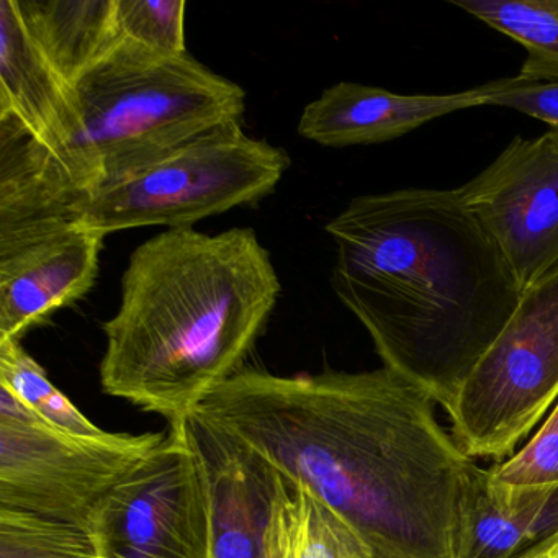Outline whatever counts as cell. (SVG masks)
Segmentation results:
<instances>
[{
    "label": "cell",
    "mask_w": 558,
    "mask_h": 558,
    "mask_svg": "<svg viewBox=\"0 0 558 558\" xmlns=\"http://www.w3.org/2000/svg\"><path fill=\"white\" fill-rule=\"evenodd\" d=\"M267 558H365L351 529L308 486L286 478L264 535Z\"/></svg>",
    "instance_id": "16"
},
{
    "label": "cell",
    "mask_w": 558,
    "mask_h": 558,
    "mask_svg": "<svg viewBox=\"0 0 558 558\" xmlns=\"http://www.w3.org/2000/svg\"><path fill=\"white\" fill-rule=\"evenodd\" d=\"M489 482L505 492L558 483V404L537 434L506 462L488 469Z\"/></svg>",
    "instance_id": "22"
},
{
    "label": "cell",
    "mask_w": 558,
    "mask_h": 558,
    "mask_svg": "<svg viewBox=\"0 0 558 558\" xmlns=\"http://www.w3.org/2000/svg\"><path fill=\"white\" fill-rule=\"evenodd\" d=\"M0 116L21 120L73 171L81 132L73 89L25 31L15 0L0 2Z\"/></svg>",
    "instance_id": "14"
},
{
    "label": "cell",
    "mask_w": 558,
    "mask_h": 558,
    "mask_svg": "<svg viewBox=\"0 0 558 558\" xmlns=\"http://www.w3.org/2000/svg\"><path fill=\"white\" fill-rule=\"evenodd\" d=\"M99 558H214L207 469L189 417L94 509Z\"/></svg>",
    "instance_id": "8"
},
{
    "label": "cell",
    "mask_w": 558,
    "mask_h": 558,
    "mask_svg": "<svg viewBox=\"0 0 558 558\" xmlns=\"http://www.w3.org/2000/svg\"><path fill=\"white\" fill-rule=\"evenodd\" d=\"M166 433H68L0 387V509L86 527L94 509Z\"/></svg>",
    "instance_id": "6"
},
{
    "label": "cell",
    "mask_w": 558,
    "mask_h": 558,
    "mask_svg": "<svg viewBox=\"0 0 558 558\" xmlns=\"http://www.w3.org/2000/svg\"><path fill=\"white\" fill-rule=\"evenodd\" d=\"M0 387L12 391L41 420L68 433L99 436L106 430L87 420L70 398L48 380L44 367L17 339H0Z\"/></svg>",
    "instance_id": "19"
},
{
    "label": "cell",
    "mask_w": 558,
    "mask_h": 558,
    "mask_svg": "<svg viewBox=\"0 0 558 558\" xmlns=\"http://www.w3.org/2000/svg\"><path fill=\"white\" fill-rule=\"evenodd\" d=\"M71 89L81 122L71 165L90 191L243 122L246 110L243 87L191 54L158 57L123 41Z\"/></svg>",
    "instance_id": "4"
},
{
    "label": "cell",
    "mask_w": 558,
    "mask_h": 558,
    "mask_svg": "<svg viewBox=\"0 0 558 558\" xmlns=\"http://www.w3.org/2000/svg\"><path fill=\"white\" fill-rule=\"evenodd\" d=\"M436 404L387 367L295 377L243 368L194 413L308 486L365 558H457L476 465L437 423Z\"/></svg>",
    "instance_id": "1"
},
{
    "label": "cell",
    "mask_w": 558,
    "mask_h": 558,
    "mask_svg": "<svg viewBox=\"0 0 558 558\" xmlns=\"http://www.w3.org/2000/svg\"><path fill=\"white\" fill-rule=\"evenodd\" d=\"M90 189L21 120L0 116V254L83 228Z\"/></svg>",
    "instance_id": "10"
},
{
    "label": "cell",
    "mask_w": 558,
    "mask_h": 558,
    "mask_svg": "<svg viewBox=\"0 0 558 558\" xmlns=\"http://www.w3.org/2000/svg\"><path fill=\"white\" fill-rule=\"evenodd\" d=\"M527 51L518 76L558 84V0H450Z\"/></svg>",
    "instance_id": "17"
},
{
    "label": "cell",
    "mask_w": 558,
    "mask_h": 558,
    "mask_svg": "<svg viewBox=\"0 0 558 558\" xmlns=\"http://www.w3.org/2000/svg\"><path fill=\"white\" fill-rule=\"evenodd\" d=\"M558 398V269L525 290L470 372L450 410L452 437L473 459L502 460Z\"/></svg>",
    "instance_id": "7"
},
{
    "label": "cell",
    "mask_w": 558,
    "mask_h": 558,
    "mask_svg": "<svg viewBox=\"0 0 558 558\" xmlns=\"http://www.w3.org/2000/svg\"><path fill=\"white\" fill-rule=\"evenodd\" d=\"M102 236L73 228L0 254V339H17L96 283Z\"/></svg>",
    "instance_id": "11"
},
{
    "label": "cell",
    "mask_w": 558,
    "mask_h": 558,
    "mask_svg": "<svg viewBox=\"0 0 558 558\" xmlns=\"http://www.w3.org/2000/svg\"><path fill=\"white\" fill-rule=\"evenodd\" d=\"M25 31L73 86L120 44L116 0H15Z\"/></svg>",
    "instance_id": "15"
},
{
    "label": "cell",
    "mask_w": 558,
    "mask_h": 558,
    "mask_svg": "<svg viewBox=\"0 0 558 558\" xmlns=\"http://www.w3.org/2000/svg\"><path fill=\"white\" fill-rule=\"evenodd\" d=\"M457 191L522 292L558 269V149L550 133L515 136Z\"/></svg>",
    "instance_id": "9"
},
{
    "label": "cell",
    "mask_w": 558,
    "mask_h": 558,
    "mask_svg": "<svg viewBox=\"0 0 558 558\" xmlns=\"http://www.w3.org/2000/svg\"><path fill=\"white\" fill-rule=\"evenodd\" d=\"M486 94L488 83L444 96H404L342 81L305 107L299 133L308 142L329 148L378 145L449 113L486 106Z\"/></svg>",
    "instance_id": "13"
},
{
    "label": "cell",
    "mask_w": 558,
    "mask_h": 558,
    "mask_svg": "<svg viewBox=\"0 0 558 558\" xmlns=\"http://www.w3.org/2000/svg\"><path fill=\"white\" fill-rule=\"evenodd\" d=\"M189 427L207 469L214 558H267L264 535L286 476L197 413Z\"/></svg>",
    "instance_id": "12"
},
{
    "label": "cell",
    "mask_w": 558,
    "mask_h": 558,
    "mask_svg": "<svg viewBox=\"0 0 558 558\" xmlns=\"http://www.w3.org/2000/svg\"><path fill=\"white\" fill-rule=\"evenodd\" d=\"M527 551L524 518L476 465L460 505L457 558H522Z\"/></svg>",
    "instance_id": "18"
},
{
    "label": "cell",
    "mask_w": 558,
    "mask_h": 558,
    "mask_svg": "<svg viewBox=\"0 0 558 558\" xmlns=\"http://www.w3.org/2000/svg\"><path fill=\"white\" fill-rule=\"evenodd\" d=\"M326 231L332 290L384 367L449 411L524 295L495 241L457 189L361 195Z\"/></svg>",
    "instance_id": "2"
},
{
    "label": "cell",
    "mask_w": 558,
    "mask_h": 558,
    "mask_svg": "<svg viewBox=\"0 0 558 558\" xmlns=\"http://www.w3.org/2000/svg\"><path fill=\"white\" fill-rule=\"evenodd\" d=\"M185 0H116L117 34L123 44L158 57H182Z\"/></svg>",
    "instance_id": "21"
},
{
    "label": "cell",
    "mask_w": 558,
    "mask_h": 558,
    "mask_svg": "<svg viewBox=\"0 0 558 558\" xmlns=\"http://www.w3.org/2000/svg\"><path fill=\"white\" fill-rule=\"evenodd\" d=\"M522 558H558V535L548 538L547 542L538 545V547L532 548Z\"/></svg>",
    "instance_id": "25"
},
{
    "label": "cell",
    "mask_w": 558,
    "mask_h": 558,
    "mask_svg": "<svg viewBox=\"0 0 558 558\" xmlns=\"http://www.w3.org/2000/svg\"><path fill=\"white\" fill-rule=\"evenodd\" d=\"M495 489L502 498L515 506L524 518L529 551L558 535V483L545 488L521 489V492Z\"/></svg>",
    "instance_id": "24"
},
{
    "label": "cell",
    "mask_w": 558,
    "mask_h": 558,
    "mask_svg": "<svg viewBox=\"0 0 558 558\" xmlns=\"http://www.w3.org/2000/svg\"><path fill=\"white\" fill-rule=\"evenodd\" d=\"M0 558H99L83 525L0 509Z\"/></svg>",
    "instance_id": "20"
},
{
    "label": "cell",
    "mask_w": 558,
    "mask_h": 558,
    "mask_svg": "<svg viewBox=\"0 0 558 558\" xmlns=\"http://www.w3.org/2000/svg\"><path fill=\"white\" fill-rule=\"evenodd\" d=\"M289 168L282 148L231 123L90 191L83 228L102 236L143 227L192 228L263 201Z\"/></svg>",
    "instance_id": "5"
},
{
    "label": "cell",
    "mask_w": 558,
    "mask_h": 558,
    "mask_svg": "<svg viewBox=\"0 0 558 558\" xmlns=\"http://www.w3.org/2000/svg\"><path fill=\"white\" fill-rule=\"evenodd\" d=\"M486 106L518 110L550 126V136L558 149V84L535 83L522 77L488 83Z\"/></svg>",
    "instance_id": "23"
},
{
    "label": "cell",
    "mask_w": 558,
    "mask_h": 558,
    "mask_svg": "<svg viewBox=\"0 0 558 558\" xmlns=\"http://www.w3.org/2000/svg\"><path fill=\"white\" fill-rule=\"evenodd\" d=\"M280 280L253 228L168 230L140 244L104 325L100 385L171 423L243 371L276 308Z\"/></svg>",
    "instance_id": "3"
}]
</instances>
